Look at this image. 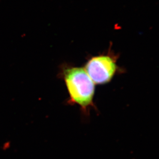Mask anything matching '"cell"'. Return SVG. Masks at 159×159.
<instances>
[{
  "mask_svg": "<svg viewBox=\"0 0 159 159\" xmlns=\"http://www.w3.org/2000/svg\"><path fill=\"white\" fill-rule=\"evenodd\" d=\"M69 93V102L87 111L93 106L95 84L84 68L67 66L60 73Z\"/></svg>",
  "mask_w": 159,
  "mask_h": 159,
  "instance_id": "obj_1",
  "label": "cell"
},
{
  "mask_svg": "<svg viewBox=\"0 0 159 159\" xmlns=\"http://www.w3.org/2000/svg\"><path fill=\"white\" fill-rule=\"evenodd\" d=\"M84 68L95 84H104L111 81L118 67L116 56L107 53L90 57Z\"/></svg>",
  "mask_w": 159,
  "mask_h": 159,
  "instance_id": "obj_2",
  "label": "cell"
}]
</instances>
